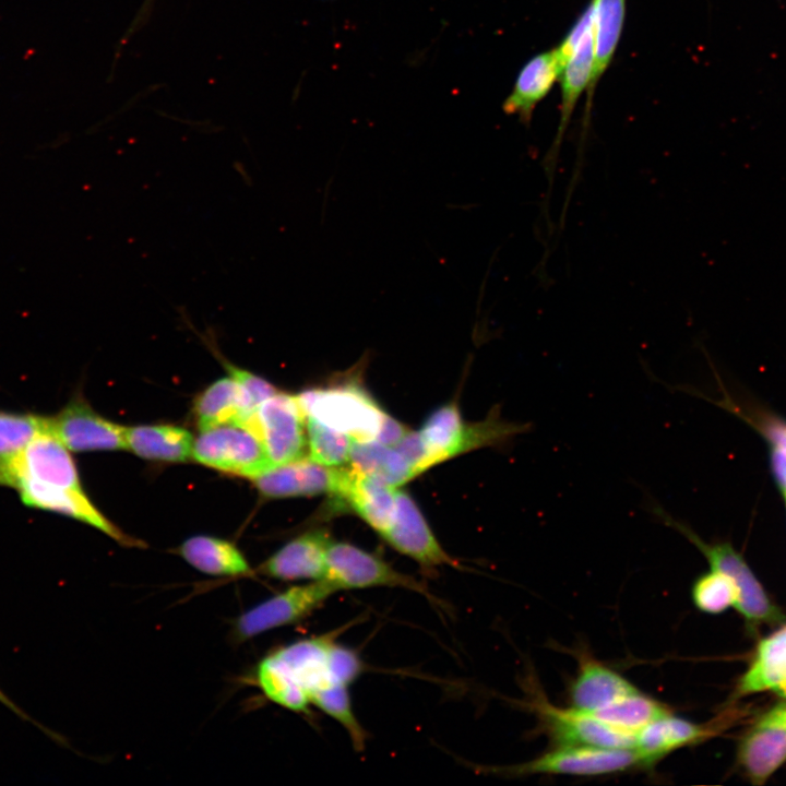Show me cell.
<instances>
[{
	"mask_svg": "<svg viewBox=\"0 0 786 786\" xmlns=\"http://www.w3.org/2000/svg\"><path fill=\"white\" fill-rule=\"evenodd\" d=\"M364 670L360 657L337 644L332 636L300 640L277 648L258 665L255 680L275 704L307 713L317 693L334 686L349 684Z\"/></svg>",
	"mask_w": 786,
	"mask_h": 786,
	"instance_id": "1",
	"label": "cell"
},
{
	"mask_svg": "<svg viewBox=\"0 0 786 786\" xmlns=\"http://www.w3.org/2000/svg\"><path fill=\"white\" fill-rule=\"evenodd\" d=\"M192 457L215 469L254 478L274 467L265 450L255 413L247 418L200 430Z\"/></svg>",
	"mask_w": 786,
	"mask_h": 786,
	"instance_id": "2",
	"label": "cell"
},
{
	"mask_svg": "<svg viewBox=\"0 0 786 786\" xmlns=\"http://www.w3.org/2000/svg\"><path fill=\"white\" fill-rule=\"evenodd\" d=\"M529 429V424L503 419L498 407L481 421L465 422L456 404L449 403L427 418L419 433L441 463L475 449L498 445Z\"/></svg>",
	"mask_w": 786,
	"mask_h": 786,
	"instance_id": "3",
	"label": "cell"
},
{
	"mask_svg": "<svg viewBox=\"0 0 786 786\" xmlns=\"http://www.w3.org/2000/svg\"><path fill=\"white\" fill-rule=\"evenodd\" d=\"M652 512L665 525L677 529L693 543L706 557L712 570L723 572L733 580L737 588L735 606L751 626L782 622L783 614L769 598L741 556L730 545L704 543L691 528L675 520L660 505H653Z\"/></svg>",
	"mask_w": 786,
	"mask_h": 786,
	"instance_id": "4",
	"label": "cell"
},
{
	"mask_svg": "<svg viewBox=\"0 0 786 786\" xmlns=\"http://www.w3.org/2000/svg\"><path fill=\"white\" fill-rule=\"evenodd\" d=\"M297 397L307 416L353 440H374L384 415L377 403L355 384L308 390Z\"/></svg>",
	"mask_w": 786,
	"mask_h": 786,
	"instance_id": "5",
	"label": "cell"
},
{
	"mask_svg": "<svg viewBox=\"0 0 786 786\" xmlns=\"http://www.w3.org/2000/svg\"><path fill=\"white\" fill-rule=\"evenodd\" d=\"M334 593L372 587H398L431 598L427 587L383 559L344 541H331L322 580Z\"/></svg>",
	"mask_w": 786,
	"mask_h": 786,
	"instance_id": "6",
	"label": "cell"
},
{
	"mask_svg": "<svg viewBox=\"0 0 786 786\" xmlns=\"http://www.w3.org/2000/svg\"><path fill=\"white\" fill-rule=\"evenodd\" d=\"M68 448L48 427L15 456L0 462V485L15 488L22 480L83 489Z\"/></svg>",
	"mask_w": 786,
	"mask_h": 786,
	"instance_id": "7",
	"label": "cell"
},
{
	"mask_svg": "<svg viewBox=\"0 0 786 786\" xmlns=\"http://www.w3.org/2000/svg\"><path fill=\"white\" fill-rule=\"evenodd\" d=\"M335 594L323 581L294 585L241 614L233 627V639L246 642L266 631L303 620Z\"/></svg>",
	"mask_w": 786,
	"mask_h": 786,
	"instance_id": "8",
	"label": "cell"
},
{
	"mask_svg": "<svg viewBox=\"0 0 786 786\" xmlns=\"http://www.w3.org/2000/svg\"><path fill=\"white\" fill-rule=\"evenodd\" d=\"M639 764H642L641 758L634 749L558 746L556 750L546 752L534 760L496 771L512 775L596 776L621 772Z\"/></svg>",
	"mask_w": 786,
	"mask_h": 786,
	"instance_id": "9",
	"label": "cell"
},
{
	"mask_svg": "<svg viewBox=\"0 0 786 786\" xmlns=\"http://www.w3.org/2000/svg\"><path fill=\"white\" fill-rule=\"evenodd\" d=\"M255 419L273 466L306 457L307 415L297 395L275 393L258 407Z\"/></svg>",
	"mask_w": 786,
	"mask_h": 786,
	"instance_id": "10",
	"label": "cell"
},
{
	"mask_svg": "<svg viewBox=\"0 0 786 786\" xmlns=\"http://www.w3.org/2000/svg\"><path fill=\"white\" fill-rule=\"evenodd\" d=\"M381 536L427 572L442 565L457 567L456 560L439 544L417 504L405 491L396 490L394 515Z\"/></svg>",
	"mask_w": 786,
	"mask_h": 786,
	"instance_id": "11",
	"label": "cell"
},
{
	"mask_svg": "<svg viewBox=\"0 0 786 786\" xmlns=\"http://www.w3.org/2000/svg\"><path fill=\"white\" fill-rule=\"evenodd\" d=\"M534 707L558 746L634 749L635 735L619 730L592 713L557 707L544 700H537Z\"/></svg>",
	"mask_w": 786,
	"mask_h": 786,
	"instance_id": "12",
	"label": "cell"
},
{
	"mask_svg": "<svg viewBox=\"0 0 786 786\" xmlns=\"http://www.w3.org/2000/svg\"><path fill=\"white\" fill-rule=\"evenodd\" d=\"M50 430L71 451L128 449L126 427L99 416L81 396L49 417Z\"/></svg>",
	"mask_w": 786,
	"mask_h": 786,
	"instance_id": "13",
	"label": "cell"
},
{
	"mask_svg": "<svg viewBox=\"0 0 786 786\" xmlns=\"http://www.w3.org/2000/svg\"><path fill=\"white\" fill-rule=\"evenodd\" d=\"M784 762L786 703L777 704L761 715L738 748V763L745 775L757 785L763 784Z\"/></svg>",
	"mask_w": 786,
	"mask_h": 786,
	"instance_id": "14",
	"label": "cell"
},
{
	"mask_svg": "<svg viewBox=\"0 0 786 786\" xmlns=\"http://www.w3.org/2000/svg\"><path fill=\"white\" fill-rule=\"evenodd\" d=\"M23 503L31 508L58 512L98 528L124 547H145L142 540L127 535L92 503L83 489L63 488L22 480L15 488Z\"/></svg>",
	"mask_w": 786,
	"mask_h": 786,
	"instance_id": "15",
	"label": "cell"
},
{
	"mask_svg": "<svg viewBox=\"0 0 786 786\" xmlns=\"http://www.w3.org/2000/svg\"><path fill=\"white\" fill-rule=\"evenodd\" d=\"M332 539L323 528L295 537L262 562L257 572L279 581H320L326 568Z\"/></svg>",
	"mask_w": 786,
	"mask_h": 786,
	"instance_id": "16",
	"label": "cell"
},
{
	"mask_svg": "<svg viewBox=\"0 0 786 786\" xmlns=\"http://www.w3.org/2000/svg\"><path fill=\"white\" fill-rule=\"evenodd\" d=\"M343 469L303 457L274 466L252 480L260 493L266 498L313 496L323 492L335 495Z\"/></svg>",
	"mask_w": 786,
	"mask_h": 786,
	"instance_id": "17",
	"label": "cell"
},
{
	"mask_svg": "<svg viewBox=\"0 0 786 786\" xmlns=\"http://www.w3.org/2000/svg\"><path fill=\"white\" fill-rule=\"evenodd\" d=\"M593 40L592 23L582 35L559 78L561 84L559 127L553 142L543 159V169L549 186L548 193L551 191L553 184L558 156L565 129L579 98L583 92L588 88L591 83L594 60Z\"/></svg>",
	"mask_w": 786,
	"mask_h": 786,
	"instance_id": "18",
	"label": "cell"
},
{
	"mask_svg": "<svg viewBox=\"0 0 786 786\" xmlns=\"http://www.w3.org/2000/svg\"><path fill=\"white\" fill-rule=\"evenodd\" d=\"M395 492L396 489L383 480L352 467L344 468L335 496L382 535L394 515Z\"/></svg>",
	"mask_w": 786,
	"mask_h": 786,
	"instance_id": "19",
	"label": "cell"
},
{
	"mask_svg": "<svg viewBox=\"0 0 786 786\" xmlns=\"http://www.w3.org/2000/svg\"><path fill=\"white\" fill-rule=\"evenodd\" d=\"M563 64L555 48L531 58L517 74L512 92L502 104L507 115H516L528 124L535 107L560 78Z\"/></svg>",
	"mask_w": 786,
	"mask_h": 786,
	"instance_id": "20",
	"label": "cell"
},
{
	"mask_svg": "<svg viewBox=\"0 0 786 786\" xmlns=\"http://www.w3.org/2000/svg\"><path fill=\"white\" fill-rule=\"evenodd\" d=\"M636 691L620 674L596 659L583 656L570 687V700L572 707L592 713Z\"/></svg>",
	"mask_w": 786,
	"mask_h": 786,
	"instance_id": "21",
	"label": "cell"
},
{
	"mask_svg": "<svg viewBox=\"0 0 786 786\" xmlns=\"http://www.w3.org/2000/svg\"><path fill=\"white\" fill-rule=\"evenodd\" d=\"M711 734L708 727L668 713L636 733L634 750L643 765H652L668 753L699 742Z\"/></svg>",
	"mask_w": 786,
	"mask_h": 786,
	"instance_id": "22",
	"label": "cell"
},
{
	"mask_svg": "<svg viewBox=\"0 0 786 786\" xmlns=\"http://www.w3.org/2000/svg\"><path fill=\"white\" fill-rule=\"evenodd\" d=\"M190 565L215 576H247L254 574L238 547L222 538L198 535L186 539L178 548Z\"/></svg>",
	"mask_w": 786,
	"mask_h": 786,
	"instance_id": "23",
	"label": "cell"
},
{
	"mask_svg": "<svg viewBox=\"0 0 786 786\" xmlns=\"http://www.w3.org/2000/svg\"><path fill=\"white\" fill-rule=\"evenodd\" d=\"M128 449L136 455L163 462H184L192 456L193 437L184 428L147 425L126 428Z\"/></svg>",
	"mask_w": 786,
	"mask_h": 786,
	"instance_id": "24",
	"label": "cell"
},
{
	"mask_svg": "<svg viewBox=\"0 0 786 786\" xmlns=\"http://www.w3.org/2000/svg\"><path fill=\"white\" fill-rule=\"evenodd\" d=\"M193 414L200 430L253 415L241 386L231 377L209 385L195 400Z\"/></svg>",
	"mask_w": 786,
	"mask_h": 786,
	"instance_id": "25",
	"label": "cell"
},
{
	"mask_svg": "<svg viewBox=\"0 0 786 786\" xmlns=\"http://www.w3.org/2000/svg\"><path fill=\"white\" fill-rule=\"evenodd\" d=\"M593 3L594 60L588 98L612 60L626 16V0H593Z\"/></svg>",
	"mask_w": 786,
	"mask_h": 786,
	"instance_id": "26",
	"label": "cell"
},
{
	"mask_svg": "<svg viewBox=\"0 0 786 786\" xmlns=\"http://www.w3.org/2000/svg\"><path fill=\"white\" fill-rule=\"evenodd\" d=\"M349 463L353 468L377 477L394 488L417 476L395 448L384 445L377 440H353Z\"/></svg>",
	"mask_w": 786,
	"mask_h": 786,
	"instance_id": "27",
	"label": "cell"
},
{
	"mask_svg": "<svg viewBox=\"0 0 786 786\" xmlns=\"http://www.w3.org/2000/svg\"><path fill=\"white\" fill-rule=\"evenodd\" d=\"M786 678V626L763 639L739 681V695L773 690Z\"/></svg>",
	"mask_w": 786,
	"mask_h": 786,
	"instance_id": "28",
	"label": "cell"
},
{
	"mask_svg": "<svg viewBox=\"0 0 786 786\" xmlns=\"http://www.w3.org/2000/svg\"><path fill=\"white\" fill-rule=\"evenodd\" d=\"M670 713L660 702L636 691L592 712L610 726L636 735L651 722Z\"/></svg>",
	"mask_w": 786,
	"mask_h": 786,
	"instance_id": "29",
	"label": "cell"
},
{
	"mask_svg": "<svg viewBox=\"0 0 786 786\" xmlns=\"http://www.w3.org/2000/svg\"><path fill=\"white\" fill-rule=\"evenodd\" d=\"M309 458L325 465L340 466L349 461L353 439L335 429L307 416Z\"/></svg>",
	"mask_w": 786,
	"mask_h": 786,
	"instance_id": "30",
	"label": "cell"
},
{
	"mask_svg": "<svg viewBox=\"0 0 786 786\" xmlns=\"http://www.w3.org/2000/svg\"><path fill=\"white\" fill-rule=\"evenodd\" d=\"M48 427L49 417L0 412V462L15 456Z\"/></svg>",
	"mask_w": 786,
	"mask_h": 786,
	"instance_id": "31",
	"label": "cell"
},
{
	"mask_svg": "<svg viewBox=\"0 0 786 786\" xmlns=\"http://www.w3.org/2000/svg\"><path fill=\"white\" fill-rule=\"evenodd\" d=\"M311 705L340 723L347 731L354 748L364 750L367 733L354 713L347 686H334L317 693L311 699Z\"/></svg>",
	"mask_w": 786,
	"mask_h": 786,
	"instance_id": "32",
	"label": "cell"
},
{
	"mask_svg": "<svg viewBox=\"0 0 786 786\" xmlns=\"http://www.w3.org/2000/svg\"><path fill=\"white\" fill-rule=\"evenodd\" d=\"M692 599L701 611L719 614L736 604L737 588L727 574L712 570L694 582Z\"/></svg>",
	"mask_w": 786,
	"mask_h": 786,
	"instance_id": "33",
	"label": "cell"
},
{
	"mask_svg": "<svg viewBox=\"0 0 786 786\" xmlns=\"http://www.w3.org/2000/svg\"><path fill=\"white\" fill-rule=\"evenodd\" d=\"M224 366L231 378L241 386L250 413L254 414L266 398L277 393V390L264 379L238 368L226 360H224Z\"/></svg>",
	"mask_w": 786,
	"mask_h": 786,
	"instance_id": "34",
	"label": "cell"
},
{
	"mask_svg": "<svg viewBox=\"0 0 786 786\" xmlns=\"http://www.w3.org/2000/svg\"><path fill=\"white\" fill-rule=\"evenodd\" d=\"M393 448L403 455L417 475L425 472L432 465L438 464L432 451L425 442L419 431L408 430V432Z\"/></svg>",
	"mask_w": 786,
	"mask_h": 786,
	"instance_id": "35",
	"label": "cell"
},
{
	"mask_svg": "<svg viewBox=\"0 0 786 786\" xmlns=\"http://www.w3.org/2000/svg\"><path fill=\"white\" fill-rule=\"evenodd\" d=\"M403 424L384 413L378 434L374 440L388 445L394 446L407 432Z\"/></svg>",
	"mask_w": 786,
	"mask_h": 786,
	"instance_id": "36",
	"label": "cell"
},
{
	"mask_svg": "<svg viewBox=\"0 0 786 786\" xmlns=\"http://www.w3.org/2000/svg\"><path fill=\"white\" fill-rule=\"evenodd\" d=\"M772 467L778 485L783 489L786 497V452L773 448Z\"/></svg>",
	"mask_w": 786,
	"mask_h": 786,
	"instance_id": "37",
	"label": "cell"
},
{
	"mask_svg": "<svg viewBox=\"0 0 786 786\" xmlns=\"http://www.w3.org/2000/svg\"><path fill=\"white\" fill-rule=\"evenodd\" d=\"M0 703H2L5 707H8L10 711H12L14 714H16L20 718L27 720L35 725L38 729L44 731L46 735L50 736L51 738H57L55 734H51L49 729H47L44 725L39 724L35 719H33L31 716H28L21 707H19L1 689H0Z\"/></svg>",
	"mask_w": 786,
	"mask_h": 786,
	"instance_id": "38",
	"label": "cell"
},
{
	"mask_svg": "<svg viewBox=\"0 0 786 786\" xmlns=\"http://www.w3.org/2000/svg\"><path fill=\"white\" fill-rule=\"evenodd\" d=\"M153 2H154V0H145L144 1V4L142 5V8L140 10V14L135 19V21L132 25V28L138 27L141 24V22L146 19V16L150 14Z\"/></svg>",
	"mask_w": 786,
	"mask_h": 786,
	"instance_id": "39",
	"label": "cell"
},
{
	"mask_svg": "<svg viewBox=\"0 0 786 786\" xmlns=\"http://www.w3.org/2000/svg\"><path fill=\"white\" fill-rule=\"evenodd\" d=\"M774 692H776L778 695L786 698V678L779 682L774 689Z\"/></svg>",
	"mask_w": 786,
	"mask_h": 786,
	"instance_id": "40",
	"label": "cell"
}]
</instances>
